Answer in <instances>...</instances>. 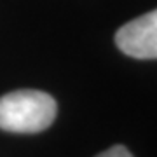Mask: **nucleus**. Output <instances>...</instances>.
<instances>
[{"mask_svg":"<svg viewBox=\"0 0 157 157\" xmlns=\"http://www.w3.org/2000/svg\"><path fill=\"white\" fill-rule=\"evenodd\" d=\"M58 105L44 91L19 89L0 98V129L19 135L40 133L56 119Z\"/></svg>","mask_w":157,"mask_h":157,"instance_id":"nucleus-1","label":"nucleus"},{"mask_svg":"<svg viewBox=\"0 0 157 157\" xmlns=\"http://www.w3.org/2000/svg\"><path fill=\"white\" fill-rule=\"evenodd\" d=\"M115 44L126 56L157 59V9L122 25L115 33Z\"/></svg>","mask_w":157,"mask_h":157,"instance_id":"nucleus-2","label":"nucleus"},{"mask_svg":"<svg viewBox=\"0 0 157 157\" xmlns=\"http://www.w3.org/2000/svg\"><path fill=\"white\" fill-rule=\"evenodd\" d=\"M96 157H133V154H131L124 145H113V147H110L108 150L98 154Z\"/></svg>","mask_w":157,"mask_h":157,"instance_id":"nucleus-3","label":"nucleus"}]
</instances>
